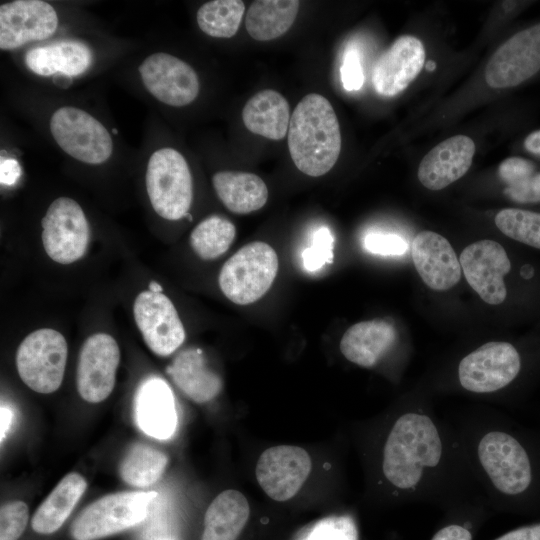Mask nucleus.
I'll use <instances>...</instances> for the list:
<instances>
[{
  "label": "nucleus",
  "mask_w": 540,
  "mask_h": 540,
  "mask_svg": "<svg viewBox=\"0 0 540 540\" xmlns=\"http://www.w3.org/2000/svg\"><path fill=\"white\" fill-rule=\"evenodd\" d=\"M291 158L302 173L318 177L332 169L341 150V132L331 103L322 95L303 97L288 128Z\"/></svg>",
  "instance_id": "obj_2"
},
{
  "label": "nucleus",
  "mask_w": 540,
  "mask_h": 540,
  "mask_svg": "<svg viewBox=\"0 0 540 540\" xmlns=\"http://www.w3.org/2000/svg\"><path fill=\"white\" fill-rule=\"evenodd\" d=\"M475 153L474 141L465 135L450 137L421 160L418 179L430 190H441L460 179L469 170Z\"/></svg>",
  "instance_id": "obj_21"
},
{
  "label": "nucleus",
  "mask_w": 540,
  "mask_h": 540,
  "mask_svg": "<svg viewBox=\"0 0 540 540\" xmlns=\"http://www.w3.org/2000/svg\"><path fill=\"white\" fill-rule=\"evenodd\" d=\"M540 69V24L524 29L504 42L490 58L485 80L492 88L519 85Z\"/></svg>",
  "instance_id": "obj_15"
},
{
  "label": "nucleus",
  "mask_w": 540,
  "mask_h": 540,
  "mask_svg": "<svg viewBox=\"0 0 540 540\" xmlns=\"http://www.w3.org/2000/svg\"><path fill=\"white\" fill-rule=\"evenodd\" d=\"M311 471V458L299 446H273L261 453L255 475L261 489L275 501H287L300 490Z\"/></svg>",
  "instance_id": "obj_14"
},
{
  "label": "nucleus",
  "mask_w": 540,
  "mask_h": 540,
  "mask_svg": "<svg viewBox=\"0 0 540 540\" xmlns=\"http://www.w3.org/2000/svg\"><path fill=\"white\" fill-rule=\"evenodd\" d=\"M524 146L529 152L540 155V130L529 134L525 139Z\"/></svg>",
  "instance_id": "obj_45"
},
{
  "label": "nucleus",
  "mask_w": 540,
  "mask_h": 540,
  "mask_svg": "<svg viewBox=\"0 0 540 540\" xmlns=\"http://www.w3.org/2000/svg\"><path fill=\"white\" fill-rule=\"evenodd\" d=\"M212 184L223 205L236 214L257 211L268 199L265 182L253 173L220 171L213 175Z\"/></svg>",
  "instance_id": "obj_26"
},
{
  "label": "nucleus",
  "mask_w": 540,
  "mask_h": 540,
  "mask_svg": "<svg viewBox=\"0 0 540 540\" xmlns=\"http://www.w3.org/2000/svg\"><path fill=\"white\" fill-rule=\"evenodd\" d=\"M278 256L265 242L240 248L222 266L219 287L233 303L249 305L263 297L278 273Z\"/></svg>",
  "instance_id": "obj_3"
},
{
  "label": "nucleus",
  "mask_w": 540,
  "mask_h": 540,
  "mask_svg": "<svg viewBox=\"0 0 540 540\" xmlns=\"http://www.w3.org/2000/svg\"><path fill=\"white\" fill-rule=\"evenodd\" d=\"M301 540H357V530L348 516H330L318 521Z\"/></svg>",
  "instance_id": "obj_35"
},
{
  "label": "nucleus",
  "mask_w": 540,
  "mask_h": 540,
  "mask_svg": "<svg viewBox=\"0 0 540 540\" xmlns=\"http://www.w3.org/2000/svg\"><path fill=\"white\" fill-rule=\"evenodd\" d=\"M158 540H172V539H158Z\"/></svg>",
  "instance_id": "obj_48"
},
{
  "label": "nucleus",
  "mask_w": 540,
  "mask_h": 540,
  "mask_svg": "<svg viewBox=\"0 0 540 540\" xmlns=\"http://www.w3.org/2000/svg\"><path fill=\"white\" fill-rule=\"evenodd\" d=\"M495 540H540V523L512 530Z\"/></svg>",
  "instance_id": "obj_42"
},
{
  "label": "nucleus",
  "mask_w": 540,
  "mask_h": 540,
  "mask_svg": "<svg viewBox=\"0 0 540 540\" xmlns=\"http://www.w3.org/2000/svg\"><path fill=\"white\" fill-rule=\"evenodd\" d=\"M49 127L57 145L72 158L86 164H101L113 152L108 130L88 112L73 106L55 110Z\"/></svg>",
  "instance_id": "obj_8"
},
{
  "label": "nucleus",
  "mask_w": 540,
  "mask_h": 540,
  "mask_svg": "<svg viewBox=\"0 0 540 540\" xmlns=\"http://www.w3.org/2000/svg\"><path fill=\"white\" fill-rule=\"evenodd\" d=\"M133 315L146 345L155 354L168 356L183 344L184 326L165 294L142 291L134 301Z\"/></svg>",
  "instance_id": "obj_13"
},
{
  "label": "nucleus",
  "mask_w": 540,
  "mask_h": 540,
  "mask_svg": "<svg viewBox=\"0 0 540 540\" xmlns=\"http://www.w3.org/2000/svg\"><path fill=\"white\" fill-rule=\"evenodd\" d=\"M47 255L60 264L82 258L90 241V227L81 206L72 198H56L41 221Z\"/></svg>",
  "instance_id": "obj_9"
},
{
  "label": "nucleus",
  "mask_w": 540,
  "mask_h": 540,
  "mask_svg": "<svg viewBox=\"0 0 540 540\" xmlns=\"http://www.w3.org/2000/svg\"><path fill=\"white\" fill-rule=\"evenodd\" d=\"M141 81L160 102L182 107L193 102L199 93V80L185 61L164 52L146 57L139 66Z\"/></svg>",
  "instance_id": "obj_12"
},
{
  "label": "nucleus",
  "mask_w": 540,
  "mask_h": 540,
  "mask_svg": "<svg viewBox=\"0 0 540 540\" xmlns=\"http://www.w3.org/2000/svg\"><path fill=\"white\" fill-rule=\"evenodd\" d=\"M424 62L423 43L414 36L399 37L374 65L372 72L374 89L386 97L401 93L420 73Z\"/></svg>",
  "instance_id": "obj_18"
},
{
  "label": "nucleus",
  "mask_w": 540,
  "mask_h": 540,
  "mask_svg": "<svg viewBox=\"0 0 540 540\" xmlns=\"http://www.w3.org/2000/svg\"><path fill=\"white\" fill-rule=\"evenodd\" d=\"M29 70L40 76L62 73L77 76L92 63L89 47L78 41H61L29 50L25 56Z\"/></svg>",
  "instance_id": "obj_24"
},
{
  "label": "nucleus",
  "mask_w": 540,
  "mask_h": 540,
  "mask_svg": "<svg viewBox=\"0 0 540 540\" xmlns=\"http://www.w3.org/2000/svg\"><path fill=\"white\" fill-rule=\"evenodd\" d=\"M67 354V342L60 332L50 328L33 331L18 347V374L33 391L52 393L62 383Z\"/></svg>",
  "instance_id": "obj_7"
},
{
  "label": "nucleus",
  "mask_w": 540,
  "mask_h": 540,
  "mask_svg": "<svg viewBox=\"0 0 540 540\" xmlns=\"http://www.w3.org/2000/svg\"><path fill=\"white\" fill-rule=\"evenodd\" d=\"M504 193L518 203L540 202V173H534L521 181L508 185Z\"/></svg>",
  "instance_id": "obj_39"
},
{
  "label": "nucleus",
  "mask_w": 540,
  "mask_h": 540,
  "mask_svg": "<svg viewBox=\"0 0 540 540\" xmlns=\"http://www.w3.org/2000/svg\"><path fill=\"white\" fill-rule=\"evenodd\" d=\"M134 418L138 427L158 440L173 436L177 427V412L173 392L159 377L141 382L134 397Z\"/></svg>",
  "instance_id": "obj_20"
},
{
  "label": "nucleus",
  "mask_w": 540,
  "mask_h": 540,
  "mask_svg": "<svg viewBox=\"0 0 540 540\" xmlns=\"http://www.w3.org/2000/svg\"><path fill=\"white\" fill-rule=\"evenodd\" d=\"M146 189L160 217L179 220L186 216L193 199V183L184 156L169 147L154 151L147 164Z\"/></svg>",
  "instance_id": "obj_4"
},
{
  "label": "nucleus",
  "mask_w": 540,
  "mask_h": 540,
  "mask_svg": "<svg viewBox=\"0 0 540 540\" xmlns=\"http://www.w3.org/2000/svg\"><path fill=\"white\" fill-rule=\"evenodd\" d=\"M0 418H1L0 431H1V441H2L6 433L9 431L11 423H12V418H13L12 410L8 408L7 406L2 405Z\"/></svg>",
  "instance_id": "obj_44"
},
{
  "label": "nucleus",
  "mask_w": 540,
  "mask_h": 540,
  "mask_svg": "<svg viewBox=\"0 0 540 540\" xmlns=\"http://www.w3.org/2000/svg\"><path fill=\"white\" fill-rule=\"evenodd\" d=\"M459 262L468 284L483 301L498 305L505 300L504 276L511 263L502 245L486 239L477 241L462 251Z\"/></svg>",
  "instance_id": "obj_16"
},
{
  "label": "nucleus",
  "mask_w": 540,
  "mask_h": 540,
  "mask_svg": "<svg viewBox=\"0 0 540 540\" xmlns=\"http://www.w3.org/2000/svg\"><path fill=\"white\" fill-rule=\"evenodd\" d=\"M532 274H533L532 267L527 266V265L522 267L521 275L524 278H530L532 276Z\"/></svg>",
  "instance_id": "obj_47"
},
{
  "label": "nucleus",
  "mask_w": 540,
  "mask_h": 540,
  "mask_svg": "<svg viewBox=\"0 0 540 540\" xmlns=\"http://www.w3.org/2000/svg\"><path fill=\"white\" fill-rule=\"evenodd\" d=\"M498 173L502 181L508 186L534 174L535 165L533 162L521 157H510L501 162Z\"/></svg>",
  "instance_id": "obj_40"
},
{
  "label": "nucleus",
  "mask_w": 540,
  "mask_h": 540,
  "mask_svg": "<svg viewBox=\"0 0 540 540\" xmlns=\"http://www.w3.org/2000/svg\"><path fill=\"white\" fill-rule=\"evenodd\" d=\"M342 86L346 91H358L364 82L360 54L355 47H347L340 67Z\"/></svg>",
  "instance_id": "obj_38"
},
{
  "label": "nucleus",
  "mask_w": 540,
  "mask_h": 540,
  "mask_svg": "<svg viewBox=\"0 0 540 540\" xmlns=\"http://www.w3.org/2000/svg\"><path fill=\"white\" fill-rule=\"evenodd\" d=\"M244 12L245 4L241 0H214L198 9L196 20L205 34L230 38L237 33Z\"/></svg>",
  "instance_id": "obj_32"
},
{
  "label": "nucleus",
  "mask_w": 540,
  "mask_h": 540,
  "mask_svg": "<svg viewBox=\"0 0 540 540\" xmlns=\"http://www.w3.org/2000/svg\"><path fill=\"white\" fill-rule=\"evenodd\" d=\"M154 491H125L99 498L85 507L72 522L70 533L74 540H97L143 521Z\"/></svg>",
  "instance_id": "obj_5"
},
{
  "label": "nucleus",
  "mask_w": 540,
  "mask_h": 540,
  "mask_svg": "<svg viewBox=\"0 0 540 540\" xmlns=\"http://www.w3.org/2000/svg\"><path fill=\"white\" fill-rule=\"evenodd\" d=\"M302 264L306 271L315 272L334 259V236L330 229L321 226L315 230L311 245L302 252Z\"/></svg>",
  "instance_id": "obj_34"
},
{
  "label": "nucleus",
  "mask_w": 540,
  "mask_h": 540,
  "mask_svg": "<svg viewBox=\"0 0 540 540\" xmlns=\"http://www.w3.org/2000/svg\"><path fill=\"white\" fill-rule=\"evenodd\" d=\"M149 291L151 292H154V293H162L163 289L161 287V285L159 283H157L156 281H151L149 283Z\"/></svg>",
  "instance_id": "obj_46"
},
{
  "label": "nucleus",
  "mask_w": 540,
  "mask_h": 540,
  "mask_svg": "<svg viewBox=\"0 0 540 540\" xmlns=\"http://www.w3.org/2000/svg\"><path fill=\"white\" fill-rule=\"evenodd\" d=\"M444 457L443 437L434 420L425 413L407 412L387 435L382 473L391 486L415 493L437 473Z\"/></svg>",
  "instance_id": "obj_1"
},
{
  "label": "nucleus",
  "mask_w": 540,
  "mask_h": 540,
  "mask_svg": "<svg viewBox=\"0 0 540 540\" xmlns=\"http://www.w3.org/2000/svg\"><path fill=\"white\" fill-rule=\"evenodd\" d=\"M476 455L490 484L501 494L518 495L529 487L532 470L528 454L509 433H484L477 443Z\"/></svg>",
  "instance_id": "obj_6"
},
{
  "label": "nucleus",
  "mask_w": 540,
  "mask_h": 540,
  "mask_svg": "<svg viewBox=\"0 0 540 540\" xmlns=\"http://www.w3.org/2000/svg\"><path fill=\"white\" fill-rule=\"evenodd\" d=\"M29 511L25 502L12 501L0 509V540H18L28 523Z\"/></svg>",
  "instance_id": "obj_36"
},
{
  "label": "nucleus",
  "mask_w": 540,
  "mask_h": 540,
  "mask_svg": "<svg viewBox=\"0 0 540 540\" xmlns=\"http://www.w3.org/2000/svg\"><path fill=\"white\" fill-rule=\"evenodd\" d=\"M119 361L120 349L111 335L96 333L84 341L76 369V386L82 399L99 403L111 394Z\"/></svg>",
  "instance_id": "obj_11"
},
{
  "label": "nucleus",
  "mask_w": 540,
  "mask_h": 540,
  "mask_svg": "<svg viewBox=\"0 0 540 540\" xmlns=\"http://www.w3.org/2000/svg\"><path fill=\"white\" fill-rule=\"evenodd\" d=\"M166 371L175 385L197 403L211 401L222 389L221 377L209 367L199 348L178 353Z\"/></svg>",
  "instance_id": "obj_23"
},
{
  "label": "nucleus",
  "mask_w": 540,
  "mask_h": 540,
  "mask_svg": "<svg viewBox=\"0 0 540 540\" xmlns=\"http://www.w3.org/2000/svg\"><path fill=\"white\" fill-rule=\"evenodd\" d=\"M245 127L271 140H281L288 133L290 107L282 94L267 89L248 100L242 111Z\"/></svg>",
  "instance_id": "obj_25"
},
{
  "label": "nucleus",
  "mask_w": 540,
  "mask_h": 540,
  "mask_svg": "<svg viewBox=\"0 0 540 540\" xmlns=\"http://www.w3.org/2000/svg\"><path fill=\"white\" fill-rule=\"evenodd\" d=\"M396 336L394 326L385 320L362 321L346 330L340 350L348 361L371 368L391 349Z\"/></svg>",
  "instance_id": "obj_22"
},
{
  "label": "nucleus",
  "mask_w": 540,
  "mask_h": 540,
  "mask_svg": "<svg viewBox=\"0 0 540 540\" xmlns=\"http://www.w3.org/2000/svg\"><path fill=\"white\" fill-rule=\"evenodd\" d=\"M235 236L236 228L231 221L212 215L193 229L190 234V245L201 259L213 260L229 249Z\"/></svg>",
  "instance_id": "obj_31"
},
{
  "label": "nucleus",
  "mask_w": 540,
  "mask_h": 540,
  "mask_svg": "<svg viewBox=\"0 0 540 540\" xmlns=\"http://www.w3.org/2000/svg\"><path fill=\"white\" fill-rule=\"evenodd\" d=\"M168 463L167 456L160 450L142 443L133 444L123 457L119 473L129 485L148 487L163 474Z\"/></svg>",
  "instance_id": "obj_30"
},
{
  "label": "nucleus",
  "mask_w": 540,
  "mask_h": 540,
  "mask_svg": "<svg viewBox=\"0 0 540 540\" xmlns=\"http://www.w3.org/2000/svg\"><path fill=\"white\" fill-rule=\"evenodd\" d=\"M412 259L423 282L444 291L461 278V265L448 240L432 231L418 233L412 243Z\"/></svg>",
  "instance_id": "obj_19"
},
{
  "label": "nucleus",
  "mask_w": 540,
  "mask_h": 540,
  "mask_svg": "<svg viewBox=\"0 0 540 540\" xmlns=\"http://www.w3.org/2000/svg\"><path fill=\"white\" fill-rule=\"evenodd\" d=\"M19 176V168L14 160L2 162L1 181L4 184H12Z\"/></svg>",
  "instance_id": "obj_43"
},
{
  "label": "nucleus",
  "mask_w": 540,
  "mask_h": 540,
  "mask_svg": "<svg viewBox=\"0 0 540 540\" xmlns=\"http://www.w3.org/2000/svg\"><path fill=\"white\" fill-rule=\"evenodd\" d=\"M520 367V356L513 345L492 341L463 357L458 366V378L467 391L492 393L510 384Z\"/></svg>",
  "instance_id": "obj_10"
},
{
  "label": "nucleus",
  "mask_w": 540,
  "mask_h": 540,
  "mask_svg": "<svg viewBox=\"0 0 540 540\" xmlns=\"http://www.w3.org/2000/svg\"><path fill=\"white\" fill-rule=\"evenodd\" d=\"M250 515L243 493L228 489L215 497L204 516L201 540H236Z\"/></svg>",
  "instance_id": "obj_27"
},
{
  "label": "nucleus",
  "mask_w": 540,
  "mask_h": 540,
  "mask_svg": "<svg viewBox=\"0 0 540 540\" xmlns=\"http://www.w3.org/2000/svg\"><path fill=\"white\" fill-rule=\"evenodd\" d=\"M299 7L297 0L254 1L245 17L247 32L257 41L278 38L293 25Z\"/></svg>",
  "instance_id": "obj_29"
},
{
  "label": "nucleus",
  "mask_w": 540,
  "mask_h": 540,
  "mask_svg": "<svg viewBox=\"0 0 540 540\" xmlns=\"http://www.w3.org/2000/svg\"><path fill=\"white\" fill-rule=\"evenodd\" d=\"M432 540H472V534L466 527L452 524L440 529Z\"/></svg>",
  "instance_id": "obj_41"
},
{
  "label": "nucleus",
  "mask_w": 540,
  "mask_h": 540,
  "mask_svg": "<svg viewBox=\"0 0 540 540\" xmlns=\"http://www.w3.org/2000/svg\"><path fill=\"white\" fill-rule=\"evenodd\" d=\"M86 487L85 478L76 472L63 477L34 513L32 529L39 534L57 531L73 511Z\"/></svg>",
  "instance_id": "obj_28"
},
{
  "label": "nucleus",
  "mask_w": 540,
  "mask_h": 540,
  "mask_svg": "<svg viewBox=\"0 0 540 540\" xmlns=\"http://www.w3.org/2000/svg\"><path fill=\"white\" fill-rule=\"evenodd\" d=\"M495 224L506 236L540 249V213L507 208L497 213Z\"/></svg>",
  "instance_id": "obj_33"
},
{
  "label": "nucleus",
  "mask_w": 540,
  "mask_h": 540,
  "mask_svg": "<svg viewBox=\"0 0 540 540\" xmlns=\"http://www.w3.org/2000/svg\"><path fill=\"white\" fill-rule=\"evenodd\" d=\"M363 246L371 254L382 256L403 255L409 248L408 242L392 233H369L363 240Z\"/></svg>",
  "instance_id": "obj_37"
},
{
  "label": "nucleus",
  "mask_w": 540,
  "mask_h": 540,
  "mask_svg": "<svg viewBox=\"0 0 540 540\" xmlns=\"http://www.w3.org/2000/svg\"><path fill=\"white\" fill-rule=\"evenodd\" d=\"M58 26L54 7L41 0H15L0 6V48L16 49L52 36Z\"/></svg>",
  "instance_id": "obj_17"
}]
</instances>
